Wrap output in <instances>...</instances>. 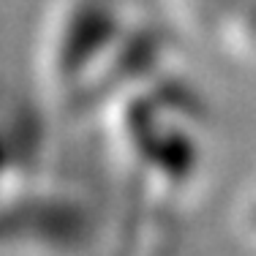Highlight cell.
<instances>
[{"label": "cell", "instance_id": "obj_1", "mask_svg": "<svg viewBox=\"0 0 256 256\" xmlns=\"http://www.w3.org/2000/svg\"><path fill=\"white\" fill-rule=\"evenodd\" d=\"M251 229H254V234H256V204H254V212H251Z\"/></svg>", "mask_w": 256, "mask_h": 256}]
</instances>
